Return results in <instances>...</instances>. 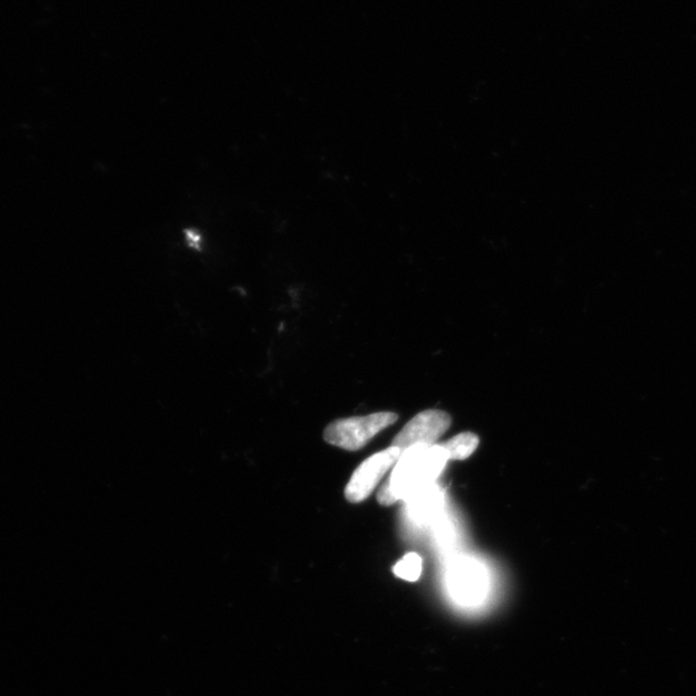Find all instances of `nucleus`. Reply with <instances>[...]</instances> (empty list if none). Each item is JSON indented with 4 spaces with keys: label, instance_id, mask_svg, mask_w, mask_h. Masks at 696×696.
<instances>
[{
    "label": "nucleus",
    "instance_id": "obj_7",
    "mask_svg": "<svg viewBox=\"0 0 696 696\" xmlns=\"http://www.w3.org/2000/svg\"><path fill=\"white\" fill-rule=\"evenodd\" d=\"M479 444V436L473 432H464L443 444V448L447 450L449 459L465 460L474 455Z\"/></svg>",
    "mask_w": 696,
    "mask_h": 696
},
{
    "label": "nucleus",
    "instance_id": "obj_5",
    "mask_svg": "<svg viewBox=\"0 0 696 696\" xmlns=\"http://www.w3.org/2000/svg\"><path fill=\"white\" fill-rule=\"evenodd\" d=\"M451 417L447 411L431 409L419 412L395 436L391 447L406 453L417 445H435L449 430Z\"/></svg>",
    "mask_w": 696,
    "mask_h": 696
},
{
    "label": "nucleus",
    "instance_id": "obj_8",
    "mask_svg": "<svg viewBox=\"0 0 696 696\" xmlns=\"http://www.w3.org/2000/svg\"><path fill=\"white\" fill-rule=\"evenodd\" d=\"M394 573L396 577L404 580L416 581L419 579L420 573H422V558L417 554H408L395 565Z\"/></svg>",
    "mask_w": 696,
    "mask_h": 696
},
{
    "label": "nucleus",
    "instance_id": "obj_6",
    "mask_svg": "<svg viewBox=\"0 0 696 696\" xmlns=\"http://www.w3.org/2000/svg\"><path fill=\"white\" fill-rule=\"evenodd\" d=\"M408 500L411 515L424 521L431 519L443 506L440 488H437L435 484L412 494Z\"/></svg>",
    "mask_w": 696,
    "mask_h": 696
},
{
    "label": "nucleus",
    "instance_id": "obj_1",
    "mask_svg": "<svg viewBox=\"0 0 696 696\" xmlns=\"http://www.w3.org/2000/svg\"><path fill=\"white\" fill-rule=\"evenodd\" d=\"M448 460V453L443 445H417L402 453L390 479L378 491L379 505L392 506L396 501L408 500L412 494L430 487L441 475Z\"/></svg>",
    "mask_w": 696,
    "mask_h": 696
},
{
    "label": "nucleus",
    "instance_id": "obj_2",
    "mask_svg": "<svg viewBox=\"0 0 696 696\" xmlns=\"http://www.w3.org/2000/svg\"><path fill=\"white\" fill-rule=\"evenodd\" d=\"M447 590L450 603L468 615H479L491 603L489 574L471 558H459L449 566Z\"/></svg>",
    "mask_w": 696,
    "mask_h": 696
},
{
    "label": "nucleus",
    "instance_id": "obj_4",
    "mask_svg": "<svg viewBox=\"0 0 696 696\" xmlns=\"http://www.w3.org/2000/svg\"><path fill=\"white\" fill-rule=\"evenodd\" d=\"M401 451L391 447L369 457L355 469L350 481L345 489V497L350 504H361L370 497L377 485L396 464L399 463Z\"/></svg>",
    "mask_w": 696,
    "mask_h": 696
},
{
    "label": "nucleus",
    "instance_id": "obj_3",
    "mask_svg": "<svg viewBox=\"0 0 696 696\" xmlns=\"http://www.w3.org/2000/svg\"><path fill=\"white\" fill-rule=\"evenodd\" d=\"M399 416L384 411L364 417L335 420L324 431V439L335 447L355 451L366 447L379 432L398 422Z\"/></svg>",
    "mask_w": 696,
    "mask_h": 696
}]
</instances>
